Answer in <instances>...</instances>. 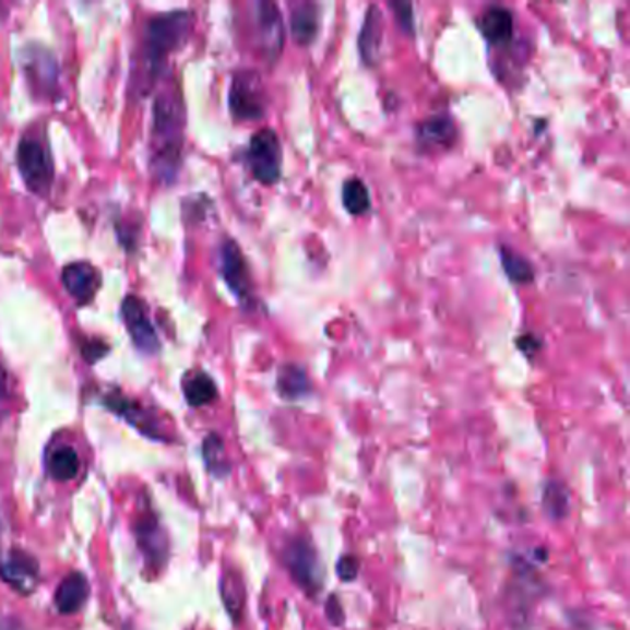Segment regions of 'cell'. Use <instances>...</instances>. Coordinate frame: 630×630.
I'll return each instance as SVG.
<instances>
[{
  "label": "cell",
  "mask_w": 630,
  "mask_h": 630,
  "mask_svg": "<svg viewBox=\"0 0 630 630\" xmlns=\"http://www.w3.org/2000/svg\"><path fill=\"white\" fill-rule=\"evenodd\" d=\"M186 114L175 90L162 91L154 104L152 170L165 183L175 181L183 151Z\"/></svg>",
  "instance_id": "1"
},
{
  "label": "cell",
  "mask_w": 630,
  "mask_h": 630,
  "mask_svg": "<svg viewBox=\"0 0 630 630\" xmlns=\"http://www.w3.org/2000/svg\"><path fill=\"white\" fill-rule=\"evenodd\" d=\"M191 26L192 15L189 12L162 13L146 23L143 56L151 76H157L168 56L186 43Z\"/></svg>",
  "instance_id": "2"
},
{
  "label": "cell",
  "mask_w": 630,
  "mask_h": 630,
  "mask_svg": "<svg viewBox=\"0 0 630 630\" xmlns=\"http://www.w3.org/2000/svg\"><path fill=\"white\" fill-rule=\"evenodd\" d=\"M247 157L253 178L261 181L263 186H274L282 178V141L276 130L263 128L253 133Z\"/></svg>",
  "instance_id": "3"
},
{
  "label": "cell",
  "mask_w": 630,
  "mask_h": 630,
  "mask_svg": "<svg viewBox=\"0 0 630 630\" xmlns=\"http://www.w3.org/2000/svg\"><path fill=\"white\" fill-rule=\"evenodd\" d=\"M283 564L304 592L311 597L319 594L322 589V564L311 542L306 538L288 542L283 551Z\"/></svg>",
  "instance_id": "4"
},
{
  "label": "cell",
  "mask_w": 630,
  "mask_h": 630,
  "mask_svg": "<svg viewBox=\"0 0 630 630\" xmlns=\"http://www.w3.org/2000/svg\"><path fill=\"white\" fill-rule=\"evenodd\" d=\"M229 111L237 120L263 119L266 114V91L255 71H240L229 90Z\"/></svg>",
  "instance_id": "5"
},
{
  "label": "cell",
  "mask_w": 630,
  "mask_h": 630,
  "mask_svg": "<svg viewBox=\"0 0 630 630\" xmlns=\"http://www.w3.org/2000/svg\"><path fill=\"white\" fill-rule=\"evenodd\" d=\"M17 168L32 192L47 194L55 180V165L39 141L23 139L19 143Z\"/></svg>",
  "instance_id": "6"
},
{
  "label": "cell",
  "mask_w": 630,
  "mask_h": 630,
  "mask_svg": "<svg viewBox=\"0 0 630 630\" xmlns=\"http://www.w3.org/2000/svg\"><path fill=\"white\" fill-rule=\"evenodd\" d=\"M221 272L229 290L242 304H250L253 298L252 277L248 271L247 259L235 240L226 239L221 247Z\"/></svg>",
  "instance_id": "7"
},
{
  "label": "cell",
  "mask_w": 630,
  "mask_h": 630,
  "mask_svg": "<svg viewBox=\"0 0 630 630\" xmlns=\"http://www.w3.org/2000/svg\"><path fill=\"white\" fill-rule=\"evenodd\" d=\"M135 536H138L139 551L143 552L146 564L159 570L168 555V540L165 531L159 525L156 514L146 509V511L138 518V522L133 525Z\"/></svg>",
  "instance_id": "8"
},
{
  "label": "cell",
  "mask_w": 630,
  "mask_h": 630,
  "mask_svg": "<svg viewBox=\"0 0 630 630\" xmlns=\"http://www.w3.org/2000/svg\"><path fill=\"white\" fill-rule=\"evenodd\" d=\"M122 320L127 324L128 333L132 336L133 344L144 354H157L159 352V338L151 320L146 317L143 301L135 296H128L122 301Z\"/></svg>",
  "instance_id": "9"
},
{
  "label": "cell",
  "mask_w": 630,
  "mask_h": 630,
  "mask_svg": "<svg viewBox=\"0 0 630 630\" xmlns=\"http://www.w3.org/2000/svg\"><path fill=\"white\" fill-rule=\"evenodd\" d=\"M104 405L109 411H114L115 415L124 418L139 432H143L144 437L154 440H167L159 420L152 415L151 411H146L143 405L128 400L122 394H108V396L104 397Z\"/></svg>",
  "instance_id": "10"
},
{
  "label": "cell",
  "mask_w": 630,
  "mask_h": 630,
  "mask_svg": "<svg viewBox=\"0 0 630 630\" xmlns=\"http://www.w3.org/2000/svg\"><path fill=\"white\" fill-rule=\"evenodd\" d=\"M0 576L19 594H32L39 579V564L28 552L10 551L0 559Z\"/></svg>",
  "instance_id": "11"
},
{
  "label": "cell",
  "mask_w": 630,
  "mask_h": 630,
  "mask_svg": "<svg viewBox=\"0 0 630 630\" xmlns=\"http://www.w3.org/2000/svg\"><path fill=\"white\" fill-rule=\"evenodd\" d=\"M255 10H258L255 19H258L259 37H261L264 52L272 61L277 60L282 55L283 43H285L282 12L274 2H259Z\"/></svg>",
  "instance_id": "12"
},
{
  "label": "cell",
  "mask_w": 630,
  "mask_h": 630,
  "mask_svg": "<svg viewBox=\"0 0 630 630\" xmlns=\"http://www.w3.org/2000/svg\"><path fill=\"white\" fill-rule=\"evenodd\" d=\"M61 282H63L67 293L79 301L80 306L90 304L95 298L96 290L100 288V283H103L95 266L85 263V261L67 264L61 272Z\"/></svg>",
  "instance_id": "13"
},
{
  "label": "cell",
  "mask_w": 630,
  "mask_h": 630,
  "mask_svg": "<svg viewBox=\"0 0 630 630\" xmlns=\"http://www.w3.org/2000/svg\"><path fill=\"white\" fill-rule=\"evenodd\" d=\"M479 31L490 45H509L514 36V13L507 7L494 4L480 13Z\"/></svg>",
  "instance_id": "14"
},
{
  "label": "cell",
  "mask_w": 630,
  "mask_h": 630,
  "mask_svg": "<svg viewBox=\"0 0 630 630\" xmlns=\"http://www.w3.org/2000/svg\"><path fill=\"white\" fill-rule=\"evenodd\" d=\"M384 17L378 7L368 8L359 34V52L367 66H376L383 45Z\"/></svg>",
  "instance_id": "15"
},
{
  "label": "cell",
  "mask_w": 630,
  "mask_h": 630,
  "mask_svg": "<svg viewBox=\"0 0 630 630\" xmlns=\"http://www.w3.org/2000/svg\"><path fill=\"white\" fill-rule=\"evenodd\" d=\"M28 52L31 56L26 58V72L32 87L47 95L58 85V63L50 52L43 48L32 47Z\"/></svg>",
  "instance_id": "16"
},
{
  "label": "cell",
  "mask_w": 630,
  "mask_h": 630,
  "mask_svg": "<svg viewBox=\"0 0 630 630\" xmlns=\"http://www.w3.org/2000/svg\"><path fill=\"white\" fill-rule=\"evenodd\" d=\"M87 597H90L87 579L79 571H74V573H69L56 590L55 605L58 613L71 616L84 608Z\"/></svg>",
  "instance_id": "17"
},
{
  "label": "cell",
  "mask_w": 630,
  "mask_h": 630,
  "mask_svg": "<svg viewBox=\"0 0 630 630\" xmlns=\"http://www.w3.org/2000/svg\"><path fill=\"white\" fill-rule=\"evenodd\" d=\"M416 139L424 148H451L456 141L455 122L448 115H435L420 122Z\"/></svg>",
  "instance_id": "18"
},
{
  "label": "cell",
  "mask_w": 630,
  "mask_h": 630,
  "mask_svg": "<svg viewBox=\"0 0 630 630\" xmlns=\"http://www.w3.org/2000/svg\"><path fill=\"white\" fill-rule=\"evenodd\" d=\"M277 392L283 400L295 402L311 392V379L298 365H285L277 373Z\"/></svg>",
  "instance_id": "19"
},
{
  "label": "cell",
  "mask_w": 630,
  "mask_h": 630,
  "mask_svg": "<svg viewBox=\"0 0 630 630\" xmlns=\"http://www.w3.org/2000/svg\"><path fill=\"white\" fill-rule=\"evenodd\" d=\"M47 469L50 477L60 483H69L80 472L79 451L71 445H60L48 455Z\"/></svg>",
  "instance_id": "20"
},
{
  "label": "cell",
  "mask_w": 630,
  "mask_h": 630,
  "mask_svg": "<svg viewBox=\"0 0 630 630\" xmlns=\"http://www.w3.org/2000/svg\"><path fill=\"white\" fill-rule=\"evenodd\" d=\"M290 28H293V37L300 45H309V43L319 34V8L307 2L296 8L290 19Z\"/></svg>",
  "instance_id": "21"
},
{
  "label": "cell",
  "mask_w": 630,
  "mask_h": 630,
  "mask_svg": "<svg viewBox=\"0 0 630 630\" xmlns=\"http://www.w3.org/2000/svg\"><path fill=\"white\" fill-rule=\"evenodd\" d=\"M221 592H223L224 607L228 610L229 616H231L235 621H239L240 616L245 613L247 590H245V583H242V579H240L237 571L228 570L224 573Z\"/></svg>",
  "instance_id": "22"
},
{
  "label": "cell",
  "mask_w": 630,
  "mask_h": 630,
  "mask_svg": "<svg viewBox=\"0 0 630 630\" xmlns=\"http://www.w3.org/2000/svg\"><path fill=\"white\" fill-rule=\"evenodd\" d=\"M183 394L191 407H204L215 402L218 391H216L215 381L207 373L197 372L186 379Z\"/></svg>",
  "instance_id": "23"
},
{
  "label": "cell",
  "mask_w": 630,
  "mask_h": 630,
  "mask_svg": "<svg viewBox=\"0 0 630 630\" xmlns=\"http://www.w3.org/2000/svg\"><path fill=\"white\" fill-rule=\"evenodd\" d=\"M202 455H204V463L210 469L211 475H215L218 479L228 477L231 472V464H229L228 455H226V448L218 435L211 432L207 435L202 444Z\"/></svg>",
  "instance_id": "24"
},
{
  "label": "cell",
  "mask_w": 630,
  "mask_h": 630,
  "mask_svg": "<svg viewBox=\"0 0 630 630\" xmlns=\"http://www.w3.org/2000/svg\"><path fill=\"white\" fill-rule=\"evenodd\" d=\"M343 204L349 215H365L370 210V192L359 178H349L343 187Z\"/></svg>",
  "instance_id": "25"
},
{
  "label": "cell",
  "mask_w": 630,
  "mask_h": 630,
  "mask_svg": "<svg viewBox=\"0 0 630 630\" xmlns=\"http://www.w3.org/2000/svg\"><path fill=\"white\" fill-rule=\"evenodd\" d=\"M501 264L507 276L511 277L512 282L525 285L535 280V269L533 264L528 263L527 259L514 252L511 248H501Z\"/></svg>",
  "instance_id": "26"
},
{
  "label": "cell",
  "mask_w": 630,
  "mask_h": 630,
  "mask_svg": "<svg viewBox=\"0 0 630 630\" xmlns=\"http://www.w3.org/2000/svg\"><path fill=\"white\" fill-rule=\"evenodd\" d=\"M544 504H546L547 514L552 518V520H560L568 514V509H570V496H568V490H566L560 483H551L547 485L546 496H544Z\"/></svg>",
  "instance_id": "27"
},
{
  "label": "cell",
  "mask_w": 630,
  "mask_h": 630,
  "mask_svg": "<svg viewBox=\"0 0 630 630\" xmlns=\"http://www.w3.org/2000/svg\"><path fill=\"white\" fill-rule=\"evenodd\" d=\"M336 573L346 583L355 581L357 575H359V559H355L354 555H344L338 560V564H336Z\"/></svg>",
  "instance_id": "28"
},
{
  "label": "cell",
  "mask_w": 630,
  "mask_h": 630,
  "mask_svg": "<svg viewBox=\"0 0 630 630\" xmlns=\"http://www.w3.org/2000/svg\"><path fill=\"white\" fill-rule=\"evenodd\" d=\"M392 10L396 12L397 21L403 26V31L413 34L415 31V15H413V4L411 2H392Z\"/></svg>",
  "instance_id": "29"
},
{
  "label": "cell",
  "mask_w": 630,
  "mask_h": 630,
  "mask_svg": "<svg viewBox=\"0 0 630 630\" xmlns=\"http://www.w3.org/2000/svg\"><path fill=\"white\" fill-rule=\"evenodd\" d=\"M325 614H328L331 625L338 627V625L344 623L343 605H341V601H338L336 595H330V599L325 603Z\"/></svg>",
  "instance_id": "30"
},
{
  "label": "cell",
  "mask_w": 630,
  "mask_h": 630,
  "mask_svg": "<svg viewBox=\"0 0 630 630\" xmlns=\"http://www.w3.org/2000/svg\"><path fill=\"white\" fill-rule=\"evenodd\" d=\"M82 354H84V359L93 365V362L103 359L104 355L108 354V346L100 343V341H90V343L85 344L84 348H82Z\"/></svg>",
  "instance_id": "31"
},
{
  "label": "cell",
  "mask_w": 630,
  "mask_h": 630,
  "mask_svg": "<svg viewBox=\"0 0 630 630\" xmlns=\"http://www.w3.org/2000/svg\"><path fill=\"white\" fill-rule=\"evenodd\" d=\"M542 343L540 338L535 335H522L518 338V348L522 349L523 354H527L528 357H533V355L540 349Z\"/></svg>",
  "instance_id": "32"
}]
</instances>
